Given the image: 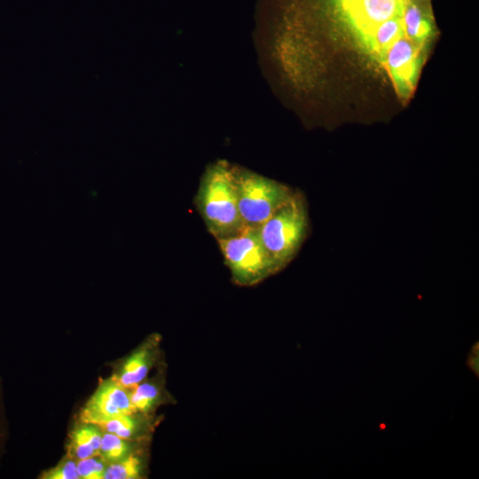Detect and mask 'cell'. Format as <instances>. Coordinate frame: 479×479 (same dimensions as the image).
Listing matches in <instances>:
<instances>
[{
  "instance_id": "8",
  "label": "cell",
  "mask_w": 479,
  "mask_h": 479,
  "mask_svg": "<svg viewBox=\"0 0 479 479\" xmlns=\"http://www.w3.org/2000/svg\"><path fill=\"white\" fill-rule=\"evenodd\" d=\"M161 343L160 334H153L147 336L118 364L113 376L129 388L143 381L153 367L163 362Z\"/></svg>"
},
{
  "instance_id": "6",
  "label": "cell",
  "mask_w": 479,
  "mask_h": 479,
  "mask_svg": "<svg viewBox=\"0 0 479 479\" xmlns=\"http://www.w3.org/2000/svg\"><path fill=\"white\" fill-rule=\"evenodd\" d=\"M424 51L404 35L395 41L385 54L382 66L403 100H407L415 90Z\"/></svg>"
},
{
  "instance_id": "13",
  "label": "cell",
  "mask_w": 479,
  "mask_h": 479,
  "mask_svg": "<svg viewBox=\"0 0 479 479\" xmlns=\"http://www.w3.org/2000/svg\"><path fill=\"white\" fill-rule=\"evenodd\" d=\"M402 23L405 37L425 50L435 32L430 12H428L419 3L406 0L402 14Z\"/></svg>"
},
{
  "instance_id": "15",
  "label": "cell",
  "mask_w": 479,
  "mask_h": 479,
  "mask_svg": "<svg viewBox=\"0 0 479 479\" xmlns=\"http://www.w3.org/2000/svg\"><path fill=\"white\" fill-rule=\"evenodd\" d=\"M151 441H131L104 431L99 456L107 463L122 460L130 454L149 448Z\"/></svg>"
},
{
  "instance_id": "1",
  "label": "cell",
  "mask_w": 479,
  "mask_h": 479,
  "mask_svg": "<svg viewBox=\"0 0 479 479\" xmlns=\"http://www.w3.org/2000/svg\"><path fill=\"white\" fill-rule=\"evenodd\" d=\"M195 203L208 232L216 240L233 235L245 227L239 212L232 165L225 161L206 168Z\"/></svg>"
},
{
  "instance_id": "17",
  "label": "cell",
  "mask_w": 479,
  "mask_h": 479,
  "mask_svg": "<svg viewBox=\"0 0 479 479\" xmlns=\"http://www.w3.org/2000/svg\"><path fill=\"white\" fill-rule=\"evenodd\" d=\"M107 462L99 455L77 461V471L80 479H104Z\"/></svg>"
},
{
  "instance_id": "5",
  "label": "cell",
  "mask_w": 479,
  "mask_h": 479,
  "mask_svg": "<svg viewBox=\"0 0 479 479\" xmlns=\"http://www.w3.org/2000/svg\"><path fill=\"white\" fill-rule=\"evenodd\" d=\"M406 0H347L329 12L355 38L358 45L380 24L402 17Z\"/></svg>"
},
{
  "instance_id": "11",
  "label": "cell",
  "mask_w": 479,
  "mask_h": 479,
  "mask_svg": "<svg viewBox=\"0 0 479 479\" xmlns=\"http://www.w3.org/2000/svg\"><path fill=\"white\" fill-rule=\"evenodd\" d=\"M103 432L99 425L78 420L68 435L67 455L76 461L98 455Z\"/></svg>"
},
{
  "instance_id": "10",
  "label": "cell",
  "mask_w": 479,
  "mask_h": 479,
  "mask_svg": "<svg viewBox=\"0 0 479 479\" xmlns=\"http://www.w3.org/2000/svg\"><path fill=\"white\" fill-rule=\"evenodd\" d=\"M161 420L155 413L137 411L116 417L100 427L104 431L131 441H151L156 427Z\"/></svg>"
},
{
  "instance_id": "7",
  "label": "cell",
  "mask_w": 479,
  "mask_h": 479,
  "mask_svg": "<svg viewBox=\"0 0 479 479\" xmlns=\"http://www.w3.org/2000/svg\"><path fill=\"white\" fill-rule=\"evenodd\" d=\"M134 411L131 388L122 385L112 375L100 381L82 406L78 420L101 426L116 417Z\"/></svg>"
},
{
  "instance_id": "19",
  "label": "cell",
  "mask_w": 479,
  "mask_h": 479,
  "mask_svg": "<svg viewBox=\"0 0 479 479\" xmlns=\"http://www.w3.org/2000/svg\"><path fill=\"white\" fill-rule=\"evenodd\" d=\"M410 1H412V2H415V3H420V2H425L426 0H410Z\"/></svg>"
},
{
  "instance_id": "2",
  "label": "cell",
  "mask_w": 479,
  "mask_h": 479,
  "mask_svg": "<svg viewBox=\"0 0 479 479\" xmlns=\"http://www.w3.org/2000/svg\"><path fill=\"white\" fill-rule=\"evenodd\" d=\"M257 229L265 249L281 271L297 255L308 234L309 216L303 195L295 191Z\"/></svg>"
},
{
  "instance_id": "12",
  "label": "cell",
  "mask_w": 479,
  "mask_h": 479,
  "mask_svg": "<svg viewBox=\"0 0 479 479\" xmlns=\"http://www.w3.org/2000/svg\"><path fill=\"white\" fill-rule=\"evenodd\" d=\"M404 36L402 17L388 20L378 25L359 44L361 49L382 66L385 54L390 45Z\"/></svg>"
},
{
  "instance_id": "3",
  "label": "cell",
  "mask_w": 479,
  "mask_h": 479,
  "mask_svg": "<svg viewBox=\"0 0 479 479\" xmlns=\"http://www.w3.org/2000/svg\"><path fill=\"white\" fill-rule=\"evenodd\" d=\"M232 281L253 287L279 271L265 249L257 227L245 226L239 232L216 240Z\"/></svg>"
},
{
  "instance_id": "18",
  "label": "cell",
  "mask_w": 479,
  "mask_h": 479,
  "mask_svg": "<svg viewBox=\"0 0 479 479\" xmlns=\"http://www.w3.org/2000/svg\"><path fill=\"white\" fill-rule=\"evenodd\" d=\"M7 433V421L4 410L3 385L0 379V461L4 452Z\"/></svg>"
},
{
  "instance_id": "16",
  "label": "cell",
  "mask_w": 479,
  "mask_h": 479,
  "mask_svg": "<svg viewBox=\"0 0 479 479\" xmlns=\"http://www.w3.org/2000/svg\"><path fill=\"white\" fill-rule=\"evenodd\" d=\"M42 479H80L77 461L66 455L58 464L41 474Z\"/></svg>"
},
{
  "instance_id": "4",
  "label": "cell",
  "mask_w": 479,
  "mask_h": 479,
  "mask_svg": "<svg viewBox=\"0 0 479 479\" xmlns=\"http://www.w3.org/2000/svg\"><path fill=\"white\" fill-rule=\"evenodd\" d=\"M239 212L244 226L259 227L294 193L276 180L232 166Z\"/></svg>"
},
{
  "instance_id": "9",
  "label": "cell",
  "mask_w": 479,
  "mask_h": 479,
  "mask_svg": "<svg viewBox=\"0 0 479 479\" xmlns=\"http://www.w3.org/2000/svg\"><path fill=\"white\" fill-rule=\"evenodd\" d=\"M156 373L131 388V403L135 411L153 414L164 404L176 400L166 388V365L161 363Z\"/></svg>"
},
{
  "instance_id": "14",
  "label": "cell",
  "mask_w": 479,
  "mask_h": 479,
  "mask_svg": "<svg viewBox=\"0 0 479 479\" xmlns=\"http://www.w3.org/2000/svg\"><path fill=\"white\" fill-rule=\"evenodd\" d=\"M148 448L127 458L107 463L104 479H142L147 476Z\"/></svg>"
}]
</instances>
